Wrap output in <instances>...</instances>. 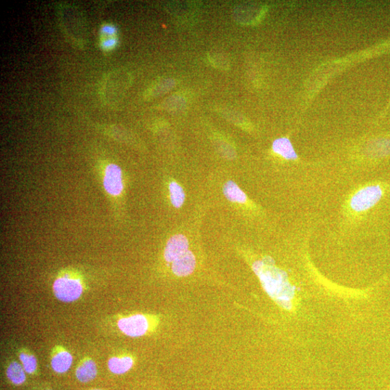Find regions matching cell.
I'll return each instance as SVG.
<instances>
[{"label":"cell","mask_w":390,"mask_h":390,"mask_svg":"<svg viewBox=\"0 0 390 390\" xmlns=\"http://www.w3.org/2000/svg\"><path fill=\"white\" fill-rule=\"evenodd\" d=\"M134 363L133 358L130 356H113L108 361V368L113 374L122 375L131 369Z\"/></svg>","instance_id":"11"},{"label":"cell","mask_w":390,"mask_h":390,"mask_svg":"<svg viewBox=\"0 0 390 390\" xmlns=\"http://www.w3.org/2000/svg\"><path fill=\"white\" fill-rule=\"evenodd\" d=\"M224 193L226 198L231 202L244 203L246 201L245 193L232 181H228L224 185Z\"/></svg>","instance_id":"14"},{"label":"cell","mask_w":390,"mask_h":390,"mask_svg":"<svg viewBox=\"0 0 390 390\" xmlns=\"http://www.w3.org/2000/svg\"><path fill=\"white\" fill-rule=\"evenodd\" d=\"M98 374V368L96 362L90 358L83 359L75 370V375L78 381L83 383L93 381Z\"/></svg>","instance_id":"10"},{"label":"cell","mask_w":390,"mask_h":390,"mask_svg":"<svg viewBox=\"0 0 390 390\" xmlns=\"http://www.w3.org/2000/svg\"><path fill=\"white\" fill-rule=\"evenodd\" d=\"M272 150L286 160H296L298 159V155L292 143L287 138H281L273 142Z\"/></svg>","instance_id":"12"},{"label":"cell","mask_w":390,"mask_h":390,"mask_svg":"<svg viewBox=\"0 0 390 390\" xmlns=\"http://www.w3.org/2000/svg\"><path fill=\"white\" fill-rule=\"evenodd\" d=\"M385 191L380 185H369L356 192L350 200L351 210L356 213L366 212L378 203Z\"/></svg>","instance_id":"3"},{"label":"cell","mask_w":390,"mask_h":390,"mask_svg":"<svg viewBox=\"0 0 390 390\" xmlns=\"http://www.w3.org/2000/svg\"><path fill=\"white\" fill-rule=\"evenodd\" d=\"M25 371L22 364L18 361H12L6 370V374L8 380L14 385H21L26 380Z\"/></svg>","instance_id":"13"},{"label":"cell","mask_w":390,"mask_h":390,"mask_svg":"<svg viewBox=\"0 0 390 390\" xmlns=\"http://www.w3.org/2000/svg\"><path fill=\"white\" fill-rule=\"evenodd\" d=\"M47 390H51V389H47Z\"/></svg>","instance_id":"19"},{"label":"cell","mask_w":390,"mask_h":390,"mask_svg":"<svg viewBox=\"0 0 390 390\" xmlns=\"http://www.w3.org/2000/svg\"><path fill=\"white\" fill-rule=\"evenodd\" d=\"M368 153L375 158H382L390 153V140L381 139L372 142Z\"/></svg>","instance_id":"15"},{"label":"cell","mask_w":390,"mask_h":390,"mask_svg":"<svg viewBox=\"0 0 390 390\" xmlns=\"http://www.w3.org/2000/svg\"><path fill=\"white\" fill-rule=\"evenodd\" d=\"M118 29L114 24H103L99 31V44L101 50L105 52L112 51L118 46Z\"/></svg>","instance_id":"7"},{"label":"cell","mask_w":390,"mask_h":390,"mask_svg":"<svg viewBox=\"0 0 390 390\" xmlns=\"http://www.w3.org/2000/svg\"><path fill=\"white\" fill-rule=\"evenodd\" d=\"M169 192H170V199L172 205L177 207L183 205L185 200V193L182 188L175 181L171 182L169 185Z\"/></svg>","instance_id":"16"},{"label":"cell","mask_w":390,"mask_h":390,"mask_svg":"<svg viewBox=\"0 0 390 390\" xmlns=\"http://www.w3.org/2000/svg\"><path fill=\"white\" fill-rule=\"evenodd\" d=\"M252 268L268 296L285 310H291L295 298V287L287 273L278 268L269 258L258 260Z\"/></svg>","instance_id":"1"},{"label":"cell","mask_w":390,"mask_h":390,"mask_svg":"<svg viewBox=\"0 0 390 390\" xmlns=\"http://www.w3.org/2000/svg\"><path fill=\"white\" fill-rule=\"evenodd\" d=\"M73 357L68 350L63 347L55 348L51 355V366L58 374L67 372L71 367Z\"/></svg>","instance_id":"8"},{"label":"cell","mask_w":390,"mask_h":390,"mask_svg":"<svg viewBox=\"0 0 390 390\" xmlns=\"http://www.w3.org/2000/svg\"><path fill=\"white\" fill-rule=\"evenodd\" d=\"M103 186L113 196L120 195L123 190L121 168L116 164H109L105 169L103 177Z\"/></svg>","instance_id":"6"},{"label":"cell","mask_w":390,"mask_h":390,"mask_svg":"<svg viewBox=\"0 0 390 390\" xmlns=\"http://www.w3.org/2000/svg\"><path fill=\"white\" fill-rule=\"evenodd\" d=\"M90 390H103V389H90Z\"/></svg>","instance_id":"18"},{"label":"cell","mask_w":390,"mask_h":390,"mask_svg":"<svg viewBox=\"0 0 390 390\" xmlns=\"http://www.w3.org/2000/svg\"><path fill=\"white\" fill-rule=\"evenodd\" d=\"M117 326L125 335L138 337L145 335L149 331L151 321L146 315L135 314L119 319Z\"/></svg>","instance_id":"4"},{"label":"cell","mask_w":390,"mask_h":390,"mask_svg":"<svg viewBox=\"0 0 390 390\" xmlns=\"http://www.w3.org/2000/svg\"><path fill=\"white\" fill-rule=\"evenodd\" d=\"M188 251V239L185 235L177 234L168 241L164 250V259L167 263H172Z\"/></svg>","instance_id":"5"},{"label":"cell","mask_w":390,"mask_h":390,"mask_svg":"<svg viewBox=\"0 0 390 390\" xmlns=\"http://www.w3.org/2000/svg\"><path fill=\"white\" fill-rule=\"evenodd\" d=\"M22 366L26 373L34 374L37 369L38 362L36 356L29 351H22L19 355Z\"/></svg>","instance_id":"17"},{"label":"cell","mask_w":390,"mask_h":390,"mask_svg":"<svg viewBox=\"0 0 390 390\" xmlns=\"http://www.w3.org/2000/svg\"><path fill=\"white\" fill-rule=\"evenodd\" d=\"M83 284L79 278L66 274L57 278L53 284V291L58 300L70 303L79 299L83 293Z\"/></svg>","instance_id":"2"},{"label":"cell","mask_w":390,"mask_h":390,"mask_svg":"<svg viewBox=\"0 0 390 390\" xmlns=\"http://www.w3.org/2000/svg\"><path fill=\"white\" fill-rule=\"evenodd\" d=\"M196 258L191 251L178 258L172 263V270L178 277H186L192 274L196 268Z\"/></svg>","instance_id":"9"}]
</instances>
